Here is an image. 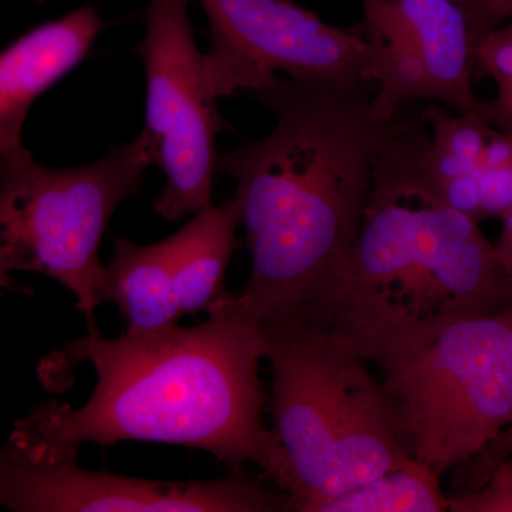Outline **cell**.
Returning <instances> with one entry per match:
<instances>
[{
    "label": "cell",
    "mask_w": 512,
    "mask_h": 512,
    "mask_svg": "<svg viewBox=\"0 0 512 512\" xmlns=\"http://www.w3.org/2000/svg\"><path fill=\"white\" fill-rule=\"evenodd\" d=\"M370 83L292 79L251 92L274 130L218 160L251 252L237 296L262 328L318 322L335 298L362 232L377 158L402 121L377 113Z\"/></svg>",
    "instance_id": "cell-1"
},
{
    "label": "cell",
    "mask_w": 512,
    "mask_h": 512,
    "mask_svg": "<svg viewBox=\"0 0 512 512\" xmlns=\"http://www.w3.org/2000/svg\"><path fill=\"white\" fill-rule=\"evenodd\" d=\"M207 313L191 328L74 340L57 355L69 367L92 363V397L79 409L37 404L12 433L57 447L151 441L198 448L232 471L254 464L291 497V463L264 423V329L229 293Z\"/></svg>",
    "instance_id": "cell-2"
},
{
    "label": "cell",
    "mask_w": 512,
    "mask_h": 512,
    "mask_svg": "<svg viewBox=\"0 0 512 512\" xmlns=\"http://www.w3.org/2000/svg\"><path fill=\"white\" fill-rule=\"evenodd\" d=\"M325 330L376 367L404 448L440 477L511 426L512 308L436 322L353 312Z\"/></svg>",
    "instance_id": "cell-3"
},
{
    "label": "cell",
    "mask_w": 512,
    "mask_h": 512,
    "mask_svg": "<svg viewBox=\"0 0 512 512\" xmlns=\"http://www.w3.org/2000/svg\"><path fill=\"white\" fill-rule=\"evenodd\" d=\"M264 335L274 373L272 430L296 484L288 511L316 512L414 460L382 380L348 340L303 328L264 329Z\"/></svg>",
    "instance_id": "cell-4"
},
{
    "label": "cell",
    "mask_w": 512,
    "mask_h": 512,
    "mask_svg": "<svg viewBox=\"0 0 512 512\" xmlns=\"http://www.w3.org/2000/svg\"><path fill=\"white\" fill-rule=\"evenodd\" d=\"M512 308V276L473 218L416 194L370 191L355 254L319 325L389 312L451 320Z\"/></svg>",
    "instance_id": "cell-5"
},
{
    "label": "cell",
    "mask_w": 512,
    "mask_h": 512,
    "mask_svg": "<svg viewBox=\"0 0 512 512\" xmlns=\"http://www.w3.org/2000/svg\"><path fill=\"white\" fill-rule=\"evenodd\" d=\"M153 164L156 156L143 130L82 167H47L30 151L0 161L3 284L12 272L55 279L73 293L90 335H97L96 293L107 269L100 261L101 238L117 208L138 194Z\"/></svg>",
    "instance_id": "cell-6"
},
{
    "label": "cell",
    "mask_w": 512,
    "mask_h": 512,
    "mask_svg": "<svg viewBox=\"0 0 512 512\" xmlns=\"http://www.w3.org/2000/svg\"><path fill=\"white\" fill-rule=\"evenodd\" d=\"M211 46L202 53V84L212 103L255 92L279 73L292 79L376 83V60L360 30L323 22L292 0H197Z\"/></svg>",
    "instance_id": "cell-7"
},
{
    "label": "cell",
    "mask_w": 512,
    "mask_h": 512,
    "mask_svg": "<svg viewBox=\"0 0 512 512\" xmlns=\"http://www.w3.org/2000/svg\"><path fill=\"white\" fill-rule=\"evenodd\" d=\"M191 0H148L146 32L137 47L147 80L146 123L165 184L154 211L180 221L212 205L222 120L207 99L190 20Z\"/></svg>",
    "instance_id": "cell-8"
},
{
    "label": "cell",
    "mask_w": 512,
    "mask_h": 512,
    "mask_svg": "<svg viewBox=\"0 0 512 512\" xmlns=\"http://www.w3.org/2000/svg\"><path fill=\"white\" fill-rule=\"evenodd\" d=\"M77 451L10 434L0 453V504L15 512L288 511V494L269 493L241 471L212 481L141 480L84 470Z\"/></svg>",
    "instance_id": "cell-9"
},
{
    "label": "cell",
    "mask_w": 512,
    "mask_h": 512,
    "mask_svg": "<svg viewBox=\"0 0 512 512\" xmlns=\"http://www.w3.org/2000/svg\"><path fill=\"white\" fill-rule=\"evenodd\" d=\"M104 29L100 10L83 5L10 43L0 56V161L28 153L23 124L47 89L89 55Z\"/></svg>",
    "instance_id": "cell-10"
},
{
    "label": "cell",
    "mask_w": 512,
    "mask_h": 512,
    "mask_svg": "<svg viewBox=\"0 0 512 512\" xmlns=\"http://www.w3.org/2000/svg\"><path fill=\"white\" fill-rule=\"evenodd\" d=\"M396 15L412 39L429 84L431 103L471 114L503 130L493 101L473 89L476 42L461 0H392Z\"/></svg>",
    "instance_id": "cell-11"
},
{
    "label": "cell",
    "mask_w": 512,
    "mask_h": 512,
    "mask_svg": "<svg viewBox=\"0 0 512 512\" xmlns=\"http://www.w3.org/2000/svg\"><path fill=\"white\" fill-rule=\"evenodd\" d=\"M97 305L113 303L127 319L128 333L173 328L183 318L178 305L168 239L138 245L117 239L114 256L96 293Z\"/></svg>",
    "instance_id": "cell-12"
},
{
    "label": "cell",
    "mask_w": 512,
    "mask_h": 512,
    "mask_svg": "<svg viewBox=\"0 0 512 512\" xmlns=\"http://www.w3.org/2000/svg\"><path fill=\"white\" fill-rule=\"evenodd\" d=\"M241 227L235 201L205 208L168 239L181 315L208 312L228 295L225 272Z\"/></svg>",
    "instance_id": "cell-13"
},
{
    "label": "cell",
    "mask_w": 512,
    "mask_h": 512,
    "mask_svg": "<svg viewBox=\"0 0 512 512\" xmlns=\"http://www.w3.org/2000/svg\"><path fill=\"white\" fill-rule=\"evenodd\" d=\"M440 476L421 461L389 471L319 505L316 512H444L448 495Z\"/></svg>",
    "instance_id": "cell-14"
},
{
    "label": "cell",
    "mask_w": 512,
    "mask_h": 512,
    "mask_svg": "<svg viewBox=\"0 0 512 512\" xmlns=\"http://www.w3.org/2000/svg\"><path fill=\"white\" fill-rule=\"evenodd\" d=\"M451 512H512V460L503 461L480 488L448 495Z\"/></svg>",
    "instance_id": "cell-15"
},
{
    "label": "cell",
    "mask_w": 512,
    "mask_h": 512,
    "mask_svg": "<svg viewBox=\"0 0 512 512\" xmlns=\"http://www.w3.org/2000/svg\"><path fill=\"white\" fill-rule=\"evenodd\" d=\"M512 456V424L507 427L498 439L490 444L480 456L470 463L456 468L454 494H466L477 490L493 474L495 468Z\"/></svg>",
    "instance_id": "cell-16"
},
{
    "label": "cell",
    "mask_w": 512,
    "mask_h": 512,
    "mask_svg": "<svg viewBox=\"0 0 512 512\" xmlns=\"http://www.w3.org/2000/svg\"><path fill=\"white\" fill-rule=\"evenodd\" d=\"M481 218H504L512 205V163L478 170Z\"/></svg>",
    "instance_id": "cell-17"
},
{
    "label": "cell",
    "mask_w": 512,
    "mask_h": 512,
    "mask_svg": "<svg viewBox=\"0 0 512 512\" xmlns=\"http://www.w3.org/2000/svg\"><path fill=\"white\" fill-rule=\"evenodd\" d=\"M470 20L476 47L491 30L512 18V0H461Z\"/></svg>",
    "instance_id": "cell-18"
},
{
    "label": "cell",
    "mask_w": 512,
    "mask_h": 512,
    "mask_svg": "<svg viewBox=\"0 0 512 512\" xmlns=\"http://www.w3.org/2000/svg\"><path fill=\"white\" fill-rule=\"evenodd\" d=\"M497 84L498 96L493 101L495 109L503 120V131L512 133V80Z\"/></svg>",
    "instance_id": "cell-19"
},
{
    "label": "cell",
    "mask_w": 512,
    "mask_h": 512,
    "mask_svg": "<svg viewBox=\"0 0 512 512\" xmlns=\"http://www.w3.org/2000/svg\"><path fill=\"white\" fill-rule=\"evenodd\" d=\"M503 220L504 228L503 232H501L500 238L497 239L498 242L510 241V239H512V205L507 214H505Z\"/></svg>",
    "instance_id": "cell-20"
},
{
    "label": "cell",
    "mask_w": 512,
    "mask_h": 512,
    "mask_svg": "<svg viewBox=\"0 0 512 512\" xmlns=\"http://www.w3.org/2000/svg\"><path fill=\"white\" fill-rule=\"evenodd\" d=\"M32 2L42 3V2H45V0H32Z\"/></svg>",
    "instance_id": "cell-21"
}]
</instances>
